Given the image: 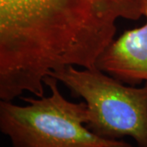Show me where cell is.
<instances>
[{
    "label": "cell",
    "mask_w": 147,
    "mask_h": 147,
    "mask_svg": "<svg viewBox=\"0 0 147 147\" xmlns=\"http://www.w3.org/2000/svg\"><path fill=\"white\" fill-rule=\"evenodd\" d=\"M141 16L137 0H0V78L38 90L59 69L94 68L117 21Z\"/></svg>",
    "instance_id": "obj_1"
},
{
    "label": "cell",
    "mask_w": 147,
    "mask_h": 147,
    "mask_svg": "<svg viewBox=\"0 0 147 147\" xmlns=\"http://www.w3.org/2000/svg\"><path fill=\"white\" fill-rule=\"evenodd\" d=\"M50 95L24 97L26 105L0 100V130L9 137L11 147H132L123 141L99 137L85 125L84 101L65 98L52 76L44 79Z\"/></svg>",
    "instance_id": "obj_2"
},
{
    "label": "cell",
    "mask_w": 147,
    "mask_h": 147,
    "mask_svg": "<svg viewBox=\"0 0 147 147\" xmlns=\"http://www.w3.org/2000/svg\"><path fill=\"white\" fill-rule=\"evenodd\" d=\"M50 76L84 100L85 125L96 136L110 141L131 137L138 147H147V82L142 88L126 86L96 67L67 66Z\"/></svg>",
    "instance_id": "obj_3"
},
{
    "label": "cell",
    "mask_w": 147,
    "mask_h": 147,
    "mask_svg": "<svg viewBox=\"0 0 147 147\" xmlns=\"http://www.w3.org/2000/svg\"><path fill=\"white\" fill-rule=\"evenodd\" d=\"M137 1L145 24L114 39L96 63L100 70L131 86L147 82V0Z\"/></svg>",
    "instance_id": "obj_4"
}]
</instances>
